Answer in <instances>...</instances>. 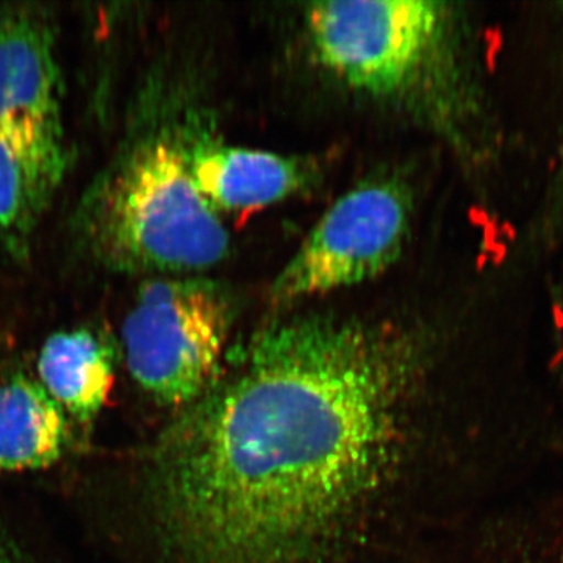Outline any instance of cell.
Instances as JSON below:
<instances>
[{
    "mask_svg": "<svg viewBox=\"0 0 563 563\" xmlns=\"http://www.w3.org/2000/svg\"><path fill=\"white\" fill-rule=\"evenodd\" d=\"M0 563H13L10 561L9 555L3 553L2 550H0Z\"/></svg>",
    "mask_w": 563,
    "mask_h": 563,
    "instance_id": "obj_12",
    "label": "cell"
},
{
    "mask_svg": "<svg viewBox=\"0 0 563 563\" xmlns=\"http://www.w3.org/2000/svg\"><path fill=\"white\" fill-rule=\"evenodd\" d=\"M429 352L387 322L307 314L255 333L146 466L172 563H339L413 451Z\"/></svg>",
    "mask_w": 563,
    "mask_h": 563,
    "instance_id": "obj_1",
    "label": "cell"
},
{
    "mask_svg": "<svg viewBox=\"0 0 563 563\" xmlns=\"http://www.w3.org/2000/svg\"><path fill=\"white\" fill-rule=\"evenodd\" d=\"M232 313L214 282H146L122 328L133 379L163 406H190L220 377Z\"/></svg>",
    "mask_w": 563,
    "mask_h": 563,
    "instance_id": "obj_4",
    "label": "cell"
},
{
    "mask_svg": "<svg viewBox=\"0 0 563 563\" xmlns=\"http://www.w3.org/2000/svg\"><path fill=\"white\" fill-rule=\"evenodd\" d=\"M181 143L196 187L217 211L272 206L301 190L309 176L301 163L274 152L229 146L210 139Z\"/></svg>",
    "mask_w": 563,
    "mask_h": 563,
    "instance_id": "obj_7",
    "label": "cell"
},
{
    "mask_svg": "<svg viewBox=\"0 0 563 563\" xmlns=\"http://www.w3.org/2000/svg\"><path fill=\"white\" fill-rule=\"evenodd\" d=\"M410 217L412 201L399 180L366 181L347 191L277 274L273 301H302L376 279L401 257Z\"/></svg>",
    "mask_w": 563,
    "mask_h": 563,
    "instance_id": "obj_5",
    "label": "cell"
},
{
    "mask_svg": "<svg viewBox=\"0 0 563 563\" xmlns=\"http://www.w3.org/2000/svg\"><path fill=\"white\" fill-rule=\"evenodd\" d=\"M40 383L65 412L91 421L114 383V351L88 329L52 335L38 358Z\"/></svg>",
    "mask_w": 563,
    "mask_h": 563,
    "instance_id": "obj_10",
    "label": "cell"
},
{
    "mask_svg": "<svg viewBox=\"0 0 563 563\" xmlns=\"http://www.w3.org/2000/svg\"><path fill=\"white\" fill-rule=\"evenodd\" d=\"M68 439L65 410L31 377L0 384V474L46 468Z\"/></svg>",
    "mask_w": 563,
    "mask_h": 563,
    "instance_id": "obj_9",
    "label": "cell"
},
{
    "mask_svg": "<svg viewBox=\"0 0 563 563\" xmlns=\"http://www.w3.org/2000/svg\"><path fill=\"white\" fill-rule=\"evenodd\" d=\"M0 91L9 128L65 152L54 33L38 11L13 10L0 16Z\"/></svg>",
    "mask_w": 563,
    "mask_h": 563,
    "instance_id": "obj_6",
    "label": "cell"
},
{
    "mask_svg": "<svg viewBox=\"0 0 563 563\" xmlns=\"http://www.w3.org/2000/svg\"><path fill=\"white\" fill-rule=\"evenodd\" d=\"M306 29L314 57L336 79L376 99L407 101L442 60L448 13L428 0L317 2Z\"/></svg>",
    "mask_w": 563,
    "mask_h": 563,
    "instance_id": "obj_3",
    "label": "cell"
},
{
    "mask_svg": "<svg viewBox=\"0 0 563 563\" xmlns=\"http://www.w3.org/2000/svg\"><path fill=\"white\" fill-rule=\"evenodd\" d=\"M80 236L96 261L125 273L187 274L224 261L231 236L192 180L184 143L147 133L91 185Z\"/></svg>",
    "mask_w": 563,
    "mask_h": 563,
    "instance_id": "obj_2",
    "label": "cell"
},
{
    "mask_svg": "<svg viewBox=\"0 0 563 563\" xmlns=\"http://www.w3.org/2000/svg\"><path fill=\"white\" fill-rule=\"evenodd\" d=\"M65 172V152L49 150L13 128L0 129V246L27 247Z\"/></svg>",
    "mask_w": 563,
    "mask_h": 563,
    "instance_id": "obj_8",
    "label": "cell"
},
{
    "mask_svg": "<svg viewBox=\"0 0 563 563\" xmlns=\"http://www.w3.org/2000/svg\"><path fill=\"white\" fill-rule=\"evenodd\" d=\"M563 563V562H562Z\"/></svg>",
    "mask_w": 563,
    "mask_h": 563,
    "instance_id": "obj_13",
    "label": "cell"
},
{
    "mask_svg": "<svg viewBox=\"0 0 563 563\" xmlns=\"http://www.w3.org/2000/svg\"><path fill=\"white\" fill-rule=\"evenodd\" d=\"M9 111H7L5 101H3L2 91H0V129L9 128Z\"/></svg>",
    "mask_w": 563,
    "mask_h": 563,
    "instance_id": "obj_11",
    "label": "cell"
}]
</instances>
